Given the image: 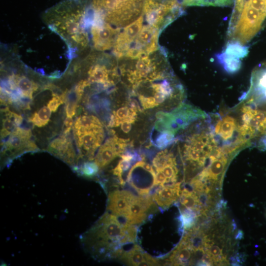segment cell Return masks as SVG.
I'll return each instance as SVG.
<instances>
[{
    "mask_svg": "<svg viewBox=\"0 0 266 266\" xmlns=\"http://www.w3.org/2000/svg\"><path fill=\"white\" fill-rule=\"evenodd\" d=\"M136 227L121 223L117 217L105 212L80 237L81 243L92 256L100 258L117 257L123 245L134 243Z\"/></svg>",
    "mask_w": 266,
    "mask_h": 266,
    "instance_id": "6da1fadb",
    "label": "cell"
},
{
    "mask_svg": "<svg viewBox=\"0 0 266 266\" xmlns=\"http://www.w3.org/2000/svg\"><path fill=\"white\" fill-rule=\"evenodd\" d=\"M224 52L240 59L246 57L249 51L248 46H244L237 41H232L228 43Z\"/></svg>",
    "mask_w": 266,
    "mask_h": 266,
    "instance_id": "cb8c5ba5",
    "label": "cell"
},
{
    "mask_svg": "<svg viewBox=\"0 0 266 266\" xmlns=\"http://www.w3.org/2000/svg\"><path fill=\"white\" fill-rule=\"evenodd\" d=\"M131 164V162L122 159L117 166L113 169V173L118 177L120 183L122 185L125 184V182L122 178V173L124 171L129 169Z\"/></svg>",
    "mask_w": 266,
    "mask_h": 266,
    "instance_id": "f546056e",
    "label": "cell"
},
{
    "mask_svg": "<svg viewBox=\"0 0 266 266\" xmlns=\"http://www.w3.org/2000/svg\"><path fill=\"white\" fill-rule=\"evenodd\" d=\"M180 201L186 209L200 212L199 198L195 191L184 189L180 193Z\"/></svg>",
    "mask_w": 266,
    "mask_h": 266,
    "instance_id": "44dd1931",
    "label": "cell"
},
{
    "mask_svg": "<svg viewBox=\"0 0 266 266\" xmlns=\"http://www.w3.org/2000/svg\"><path fill=\"white\" fill-rule=\"evenodd\" d=\"M118 258L131 266L155 265L154 258L143 252L141 247L137 244H134L129 250H123Z\"/></svg>",
    "mask_w": 266,
    "mask_h": 266,
    "instance_id": "5bb4252c",
    "label": "cell"
},
{
    "mask_svg": "<svg viewBox=\"0 0 266 266\" xmlns=\"http://www.w3.org/2000/svg\"><path fill=\"white\" fill-rule=\"evenodd\" d=\"M102 127L100 121L93 115H83L78 117L74 123V130L91 129Z\"/></svg>",
    "mask_w": 266,
    "mask_h": 266,
    "instance_id": "603a6c76",
    "label": "cell"
},
{
    "mask_svg": "<svg viewBox=\"0 0 266 266\" xmlns=\"http://www.w3.org/2000/svg\"><path fill=\"white\" fill-rule=\"evenodd\" d=\"M5 117L2 119L1 137L4 138L10 134L22 122V117L10 111L8 108L4 110Z\"/></svg>",
    "mask_w": 266,
    "mask_h": 266,
    "instance_id": "d6986e66",
    "label": "cell"
},
{
    "mask_svg": "<svg viewBox=\"0 0 266 266\" xmlns=\"http://www.w3.org/2000/svg\"><path fill=\"white\" fill-rule=\"evenodd\" d=\"M153 200V197L148 195L134 196L125 221L134 225L143 222L146 219L149 210L155 205Z\"/></svg>",
    "mask_w": 266,
    "mask_h": 266,
    "instance_id": "8fae6325",
    "label": "cell"
},
{
    "mask_svg": "<svg viewBox=\"0 0 266 266\" xmlns=\"http://www.w3.org/2000/svg\"><path fill=\"white\" fill-rule=\"evenodd\" d=\"M142 0H93V9L103 22L121 28L136 20L143 9Z\"/></svg>",
    "mask_w": 266,
    "mask_h": 266,
    "instance_id": "3957f363",
    "label": "cell"
},
{
    "mask_svg": "<svg viewBox=\"0 0 266 266\" xmlns=\"http://www.w3.org/2000/svg\"><path fill=\"white\" fill-rule=\"evenodd\" d=\"M143 24V17L140 16L120 31L113 46V52L117 58L125 56L142 29Z\"/></svg>",
    "mask_w": 266,
    "mask_h": 266,
    "instance_id": "52a82bcc",
    "label": "cell"
},
{
    "mask_svg": "<svg viewBox=\"0 0 266 266\" xmlns=\"http://www.w3.org/2000/svg\"><path fill=\"white\" fill-rule=\"evenodd\" d=\"M193 252H195L188 242L183 238L177 248L169 257L168 261L172 265H186L192 264L191 258Z\"/></svg>",
    "mask_w": 266,
    "mask_h": 266,
    "instance_id": "ac0fdd59",
    "label": "cell"
},
{
    "mask_svg": "<svg viewBox=\"0 0 266 266\" xmlns=\"http://www.w3.org/2000/svg\"><path fill=\"white\" fill-rule=\"evenodd\" d=\"M218 63L228 73L233 74L237 72L241 66L239 59L227 55L224 52L216 56Z\"/></svg>",
    "mask_w": 266,
    "mask_h": 266,
    "instance_id": "ffe728a7",
    "label": "cell"
},
{
    "mask_svg": "<svg viewBox=\"0 0 266 266\" xmlns=\"http://www.w3.org/2000/svg\"><path fill=\"white\" fill-rule=\"evenodd\" d=\"M31 136L30 130L16 128L5 142L4 151L10 152V157H14L24 151L37 149L34 143L30 140Z\"/></svg>",
    "mask_w": 266,
    "mask_h": 266,
    "instance_id": "30bf717a",
    "label": "cell"
},
{
    "mask_svg": "<svg viewBox=\"0 0 266 266\" xmlns=\"http://www.w3.org/2000/svg\"><path fill=\"white\" fill-rule=\"evenodd\" d=\"M73 125V120L71 117H67L64 122V133L66 134L69 133Z\"/></svg>",
    "mask_w": 266,
    "mask_h": 266,
    "instance_id": "e575fe53",
    "label": "cell"
},
{
    "mask_svg": "<svg viewBox=\"0 0 266 266\" xmlns=\"http://www.w3.org/2000/svg\"><path fill=\"white\" fill-rule=\"evenodd\" d=\"M196 217L197 214L195 211L186 208L184 210L180 217L183 228L184 229L191 228L194 225Z\"/></svg>",
    "mask_w": 266,
    "mask_h": 266,
    "instance_id": "83f0119b",
    "label": "cell"
},
{
    "mask_svg": "<svg viewBox=\"0 0 266 266\" xmlns=\"http://www.w3.org/2000/svg\"><path fill=\"white\" fill-rule=\"evenodd\" d=\"M128 139L116 136L108 139L100 146L95 158V162L99 168L108 165L117 156L121 157L125 151Z\"/></svg>",
    "mask_w": 266,
    "mask_h": 266,
    "instance_id": "ba28073f",
    "label": "cell"
},
{
    "mask_svg": "<svg viewBox=\"0 0 266 266\" xmlns=\"http://www.w3.org/2000/svg\"><path fill=\"white\" fill-rule=\"evenodd\" d=\"M161 132L156 140V145L157 147L163 149L175 142L176 138L174 137L175 133L168 130Z\"/></svg>",
    "mask_w": 266,
    "mask_h": 266,
    "instance_id": "484cf974",
    "label": "cell"
},
{
    "mask_svg": "<svg viewBox=\"0 0 266 266\" xmlns=\"http://www.w3.org/2000/svg\"><path fill=\"white\" fill-rule=\"evenodd\" d=\"M113 113L115 117L114 127L119 126L124 121L133 123L136 120V109L132 107H123Z\"/></svg>",
    "mask_w": 266,
    "mask_h": 266,
    "instance_id": "7402d4cb",
    "label": "cell"
},
{
    "mask_svg": "<svg viewBox=\"0 0 266 266\" xmlns=\"http://www.w3.org/2000/svg\"><path fill=\"white\" fill-rule=\"evenodd\" d=\"M143 10L149 25L159 30L184 13L175 2L165 3L158 0H144Z\"/></svg>",
    "mask_w": 266,
    "mask_h": 266,
    "instance_id": "277c9868",
    "label": "cell"
},
{
    "mask_svg": "<svg viewBox=\"0 0 266 266\" xmlns=\"http://www.w3.org/2000/svg\"><path fill=\"white\" fill-rule=\"evenodd\" d=\"M86 21V13L81 9L58 8L49 17L47 22L49 27L67 42L72 50H81L87 46L89 41L85 30Z\"/></svg>",
    "mask_w": 266,
    "mask_h": 266,
    "instance_id": "7a4b0ae2",
    "label": "cell"
},
{
    "mask_svg": "<svg viewBox=\"0 0 266 266\" xmlns=\"http://www.w3.org/2000/svg\"><path fill=\"white\" fill-rule=\"evenodd\" d=\"M159 33V30L152 26L148 24L143 26L124 57L135 59L156 51L158 48Z\"/></svg>",
    "mask_w": 266,
    "mask_h": 266,
    "instance_id": "5b68a950",
    "label": "cell"
},
{
    "mask_svg": "<svg viewBox=\"0 0 266 266\" xmlns=\"http://www.w3.org/2000/svg\"><path fill=\"white\" fill-rule=\"evenodd\" d=\"M139 99L142 107L145 109L152 108L159 105L155 101L154 98L152 97H146L140 95L139 96Z\"/></svg>",
    "mask_w": 266,
    "mask_h": 266,
    "instance_id": "1f68e13d",
    "label": "cell"
},
{
    "mask_svg": "<svg viewBox=\"0 0 266 266\" xmlns=\"http://www.w3.org/2000/svg\"><path fill=\"white\" fill-rule=\"evenodd\" d=\"M99 168L95 162H86L82 166L81 171L85 176L92 177L97 174Z\"/></svg>",
    "mask_w": 266,
    "mask_h": 266,
    "instance_id": "4dcf8cb0",
    "label": "cell"
},
{
    "mask_svg": "<svg viewBox=\"0 0 266 266\" xmlns=\"http://www.w3.org/2000/svg\"><path fill=\"white\" fill-rule=\"evenodd\" d=\"M163 2L167 3L171 2H175L174 0H158Z\"/></svg>",
    "mask_w": 266,
    "mask_h": 266,
    "instance_id": "8d00e7d4",
    "label": "cell"
},
{
    "mask_svg": "<svg viewBox=\"0 0 266 266\" xmlns=\"http://www.w3.org/2000/svg\"><path fill=\"white\" fill-rule=\"evenodd\" d=\"M171 153L167 149L159 152L154 158L152 164L156 171L161 170L165 166L170 157Z\"/></svg>",
    "mask_w": 266,
    "mask_h": 266,
    "instance_id": "f1b7e54d",
    "label": "cell"
},
{
    "mask_svg": "<svg viewBox=\"0 0 266 266\" xmlns=\"http://www.w3.org/2000/svg\"><path fill=\"white\" fill-rule=\"evenodd\" d=\"M134 196L127 190H118L110 192L108 196L107 210L117 217L124 218L125 221Z\"/></svg>",
    "mask_w": 266,
    "mask_h": 266,
    "instance_id": "7c38bea8",
    "label": "cell"
},
{
    "mask_svg": "<svg viewBox=\"0 0 266 266\" xmlns=\"http://www.w3.org/2000/svg\"><path fill=\"white\" fill-rule=\"evenodd\" d=\"M155 179V186H164L169 185L167 178L161 170L156 171Z\"/></svg>",
    "mask_w": 266,
    "mask_h": 266,
    "instance_id": "d6a6232c",
    "label": "cell"
},
{
    "mask_svg": "<svg viewBox=\"0 0 266 266\" xmlns=\"http://www.w3.org/2000/svg\"><path fill=\"white\" fill-rule=\"evenodd\" d=\"M66 112L67 117H72L76 112L77 103L72 102H66Z\"/></svg>",
    "mask_w": 266,
    "mask_h": 266,
    "instance_id": "836d02e7",
    "label": "cell"
},
{
    "mask_svg": "<svg viewBox=\"0 0 266 266\" xmlns=\"http://www.w3.org/2000/svg\"><path fill=\"white\" fill-rule=\"evenodd\" d=\"M74 133L79 148L85 150L89 159L93 160L95 151L100 146L104 138L102 127L74 130Z\"/></svg>",
    "mask_w": 266,
    "mask_h": 266,
    "instance_id": "9c48e42d",
    "label": "cell"
},
{
    "mask_svg": "<svg viewBox=\"0 0 266 266\" xmlns=\"http://www.w3.org/2000/svg\"><path fill=\"white\" fill-rule=\"evenodd\" d=\"M49 150L67 164L70 165L74 164L75 153L71 142L65 136L54 140L49 145Z\"/></svg>",
    "mask_w": 266,
    "mask_h": 266,
    "instance_id": "9a60e30c",
    "label": "cell"
},
{
    "mask_svg": "<svg viewBox=\"0 0 266 266\" xmlns=\"http://www.w3.org/2000/svg\"><path fill=\"white\" fill-rule=\"evenodd\" d=\"M121 128L125 133H129L132 128L131 123L129 121H124L121 123Z\"/></svg>",
    "mask_w": 266,
    "mask_h": 266,
    "instance_id": "d590c367",
    "label": "cell"
},
{
    "mask_svg": "<svg viewBox=\"0 0 266 266\" xmlns=\"http://www.w3.org/2000/svg\"><path fill=\"white\" fill-rule=\"evenodd\" d=\"M116 72L115 70H109L103 64L100 63L92 66L89 70L88 81L90 84L97 83L102 85L104 88H108L113 84V80L110 79L109 75Z\"/></svg>",
    "mask_w": 266,
    "mask_h": 266,
    "instance_id": "e0dca14e",
    "label": "cell"
},
{
    "mask_svg": "<svg viewBox=\"0 0 266 266\" xmlns=\"http://www.w3.org/2000/svg\"><path fill=\"white\" fill-rule=\"evenodd\" d=\"M180 183L174 185L160 186L152 196L153 200L161 208L166 209L169 207L180 195Z\"/></svg>",
    "mask_w": 266,
    "mask_h": 266,
    "instance_id": "2e32d148",
    "label": "cell"
},
{
    "mask_svg": "<svg viewBox=\"0 0 266 266\" xmlns=\"http://www.w3.org/2000/svg\"><path fill=\"white\" fill-rule=\"evenodd\" d=\"M234 0H193L188 6H228Z\"/></svg>",
    "mask_w": 266,
    "mask_h": 266,
    "instance_id": "4316f807",
    "label": "cell"
},
{
    "mask_svg": "<svg viewBox=\"0 0 266 266\" xmlns=\"http://www.w3.org/2000/svg\"><path fill=\"white\" fill-rule=\"evenodd\" d=\"M91 28V34L94 48L105 51L113 47L121 30L94 17Z\"/></svg>",
    "mask_w": 266,
    "mask_h": 266,
    "instance_id": "8992f818",
    "label": "cell"
},
{
    "mask_svg": "<svg viewBox=\"0 0 266 266\" xmlns=\"http://www.w3.org/2000/svg\"><path fill=\"white\" fill-rule=\"evenodd\" d=\"M9 86L2 90L15 94L21 98L32 99L33 93L38 89L37 85L23 75H12L9 76Z\"/></svg>",
    "mask_w": 266,
    "mask_h": 266,
    "instance_id": "4fadbf2b",
    "label": "cell"
},
{
    "mask_svg": "<svg viewBox=\"0 0 266 266\" xmlns=\"http://www.w3.org/2000/svg\"><path fill=\"white\" fill-rule=\"evenodd\" d=\"M51 110L47 106L42 107L38 112L30 117L29 121L34 125L41 127L46 125L49 121Z\"/></svg>",
    "mask_w": 266,
    "mask_h": 266,
    "instance_id": "d4e9b609",
    "label": "cell"
}]
</instances>
